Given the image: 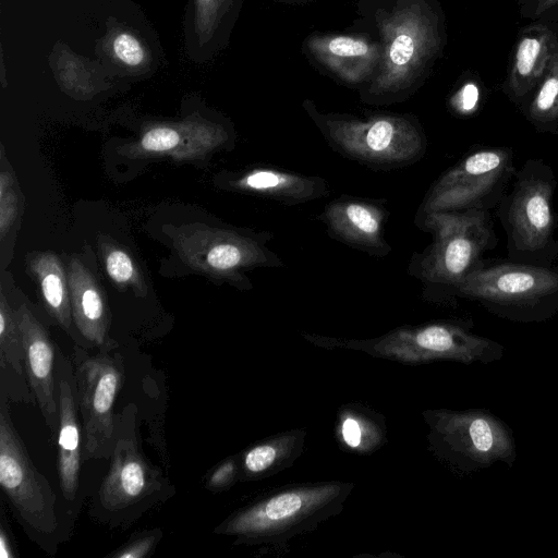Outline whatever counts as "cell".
I'll use <instances>...</instances> for the list:
<instances>
[{"instance_id": "10", "label": "cell", "mask_w": 558, "mask_h": 558, "mask_svg": "<svg viewBox=\"0 0 558 558\" xmlns=\"http://www.w3.org/2000/svg\"><path fill=\"white\" fill-rule=\"evenodd\" d=\"M435 241L422 262L424 277L449 286L456 292L460 282L493 250L498 239L489 210L465 209L427 214Z\"/></svg>"}, {"instance_id": "7", "label": "cell", "mask_w": 558, "mask_h": 558, "mask_svg": "<svg viewBox=\"0 0 558 558\" xmlns=\"http://www.w3.org/2000/svg\"><path fill=\"white\" fill-rule=\"evenodd\" d=\"M0 392V485L21 524L44 547L59 532L57 496L14 427L10 397Z\"/></svg>"}, {"instance_id": "33", "label": "cell", "mask_w": 558, "mask_h": 558, "mask_svg": "<svg viewBox=\"0 0 558 558\" xmlns=\"http://www.w3.org/2000/svg\"><path fill=\"white\" fill-rule=\"evenodd\" d=\"M363 427L356 417L347 416L341 425L343 441L351 448H359L363 444Z\"/></svg>"}, {"instance_id": "11", "label": "cell", "mask_w": 558, "mask_h": 558, "mask_svg": "<svg viewBox=\"0 0 558 558\" xmlns=\"http://www.w3.org/2000/svg\"><path fill=\"white\" fill-rule=\"evenodd\" d=\"M515 171L511 147L474 150L438 179L426 199L425 211L495 209Z\"/></svg>"}, {"instance_id": "27", "label": "cell", "mask_w": 558, "mask_h": 558, "mask_svg": "<svg viewBox=\"0 0 558 558\" xmlns=\"http://www.w3.org/2000/svg\"><path fill=\"white\" fill-rule=\"evenodd\" d=\"M105 52L123 70L140 71L148 68L149 51L141 38L121 27L110 31L105 39Z\"/></svg>"}, {"instance_id": "20", "label": "cell", "mask_w": 558, "mask_h": 558, "mask_svg": "<svg viewBox=\"0 0 558 558\" xmlns=\"http://www.w3.org/2000/svg\"><path fill=\"white\" fill-rule=\"evenodd\" d=\"M236 185L292 204L320 197L327 187L319 178H307L272 169L253 170L239 179Z\"/></svg>"}, {"instance_id": "29", "label": "cell", "mask_w": 558, "mask_h": 558, "mask_svg": "<svg viewBox=\"0 0 558 558\" xmlns=\"http://www.w3.org/2000/svg\"><path fill=\"white\" fill-rule=\"evenodd\" d=\"M12 184L11 174L2 172L0 178V231L4 236L16 214V198L10 191Z\"/></svg>"}, {"instance_id": "8", "label": "cell", "mask_w": 558, "mask_h": 558, "mask_svg": "<svg viewBox=\"0 0 558 558\" xmlns=\"http://www.w3.org/2000/svg\"><path fill=\"white\" fill-rule=\"evenodd\" d=\"M99 349L89 354L75 344L72 352L76 397L83 426L82 460L110 459L117 428L114 403L123 386L124 365L120 353Z\"/></svg>"}, {"instance_id": "28", "label": "cell", "mask_w": 558, "mask_h": 558, "mask_svg": "<svg viewBox=\"0 0 558 558\" xmlns=\"http://www.w3.org/2000/svg\"><path fill=\"white\" fill-rule=\"evenodd\" d=\"M109 277L119 284H125L136 279V270L132 258L119 248L110 250L105 258Z\"/></svg>"}, {"instance_id": "23", "label": "cell", "mask_w": 558, "mask_h": 558, "mask_svg": "<svg viewBox=\"0 0 558 558\" xmlns=\"http://www.w3.org/2000/svg\"><path fill=\"white\" fill-rule=\"evenodd\" d=\"M303 439V433L290 432L250 448L242 457V476L264 477L292 463L301 453Z\"/></svg>"}, {"instance_id": "14", "label": "cell", "mask_w": 558, "mask_h": 558, "mask_svg": "<svg viewBox=\"0 0 558 558\" xmlns=\"http://www.w3.org/2000/svg\"><path fill=\"white\" fill-rule=\"evenodd\" d=\"M56 385L59 407L58 475L64 499L72 501L77 493L82 454L83 426L76 397L74 368L70 357L57 347Z\"/></svg>"}, {"instance_id": "26", "label": "cell", "mask_w": 558, "mask_h": 558, "mask_svg": "<svg viewBox=\"0 0 558 558\" xmlns=\"http://www.w3.org/2000/svg\"><path fill=\"white\" fill-rule=\"evenodd\" d=\"M0 362L27 379L24 366V345L16 310L0 296Z\"/></svg>"}, {"instance_id": "19", "label": "cell", "mask_w": 558, "mask_h": 558, "mask_svg": "<svg viewBox=\"0 0 558 558\" xmlns=\"http://www.w3.org/2000/svg\"><path fill=\"white\" fill-rule=\"evenodd\" d=\"M223 138L225 133L218 125L190 120L150 128L142 136L140 147L146 153L179 158L207 151Z\"/></svg>"}, {"instance_id": "30", "label": "cell", "mask_w": 558, "mask_h": 558, "mask_svg": "<svg viewBox=\"0 0 558 558\" xmlns=\"http://www.w3.org/2000/svg\"><path fill=\"white\" fill-rule=\"evenodd\" d=\"M159 531L142 533L111 556L116 558H143L150 555L158 543Z\"/></svg>"}, {"instance_id": "24", "label": "cell", "mask_w": 558, "mask_h": 558, "mask_svg": "<svg viewBox=\"0 0 558 558\" xmlns=\"http://www.w3.org/2000/svg\"><path fill=\"white\" fill-rule=\"evenodd\" d=\"M525 116L538 132L558 134V53L536 87Z\"/></svg>"}, {"instance_id": "35", "label": "cell", "mask_w": 558, "mask_h": 558, "mask_svg": "<svg viewBox=\"0 0 558 558\" xmlns=\"http://www.w3.org/2000/svg\"><path fill=\"white\" fill-rule=\"evenodd\" d=\"M0 557L1 558H14L16 553L13 548V542L9 531V526L4 523V515L2 513L1 525H0Z\"/></svg>"}, {"instance_id": "22", "label": "cell", "mask_w": 558, "mask_h": 558, "mask_svg": "<svg viewBox=\"0 0 558 558\" xmlns=\"http://www.w3.org/2000/svg\"><path fill=\"white\" fill-rule=\"evenodd\" d=\"M31 268L38 278L49 315L64 331L72 335L70 289L61 262L54 254L41 253L31 259Z\"/></svg>"}, {"instance_id": "13", "label": "cell", "mask_w": 558, "mask_h": 558, "mask_svg": "<svg viewBox=\"0 0 558 558\" xmlns=\"http://www.w3.org/2000/svg\"><path fill=\"white\" fill-rule=\"evenodd\" d=\"M16 314L23 337L24 366L31 393L51 436L56 437L59 428L56 385L57 345L26 303L20 305Z\"/></svg>"}, {"instance_id": "18", "label": "cell", "mask_w": 558, "mask_h": 558, "mask_svg": "<svg viewBox=\"0 0 558 558\" xmlns=\"http://www.w3.org/2000/svg\"><path fill=\"white\" fill-rule=\"evenodd\" d=\"M236 0H189L183 41L189 58L205 62L223 46Z\"/></svg>"}, {"instance_id": "17", "label": "cell", "mask_w": 558, "mask_h": 558, "mask_svg": "<svg viewBox=\"0 0 558 558\" xmlns=\"http://www.w3.org/2000/svg\"><path fill=\"white\" fill-rule=\"evenodd\" d=\"M68 279L73 323L85 348L113 350L117 344L109 337V312L95 278L80 259L73 258Z\"/></svg>"}, {"instance_id": "16", "label": "cell", "mask_w": 558, "mask_h": 558, "mask_svg": "<svg viewBox=\"0 0 558 558\" xmlns=\"http://www.w3.org/2000/svg\"><path fill=\"white\" fill-rule=\"evenodd\" d=\"M312 56L347 83H360L379 66L381 44L348 35H315L307 41Z\"/></svg>"}, {"instance_id": "9", "label": "cell", "mask_w": 558, "mask_h": 558, "mask_svg": "<svg viewBox=\"0 0 558 558\" xmlns=\"http://www.w3.org/2000/svg\"><path fill=\"white\" fill-rule=\"evenodd\" d=\"M470 324L439 322L415 328H402L371 341L356 342L353 348L372 355L407 363L454 361L484 365L502 359L505 347L477 336Z\"/></svg>"}, {"instance_id": "34", "label": "cell", "mask_w": 558, "mask_h": 558, "mask_svg": "<svg viewBox=\"0 0 558 558\" xmlns=\"http://www.w3.org/2000/svg\"><path fill=\"white\" fill-rule=\"evenodd\" d=\"M521 11L526 17L536 19L558 4V0H521Z\"/></svg>"}, {"instance_id": "32", "label": "cell", "mask_w": 558, "mask_h": 558, "mask_svg": "<svg viewBox=\"0 0 558 558\" xmlns=\"http://www.w3.org/2000/svg\"><path fill=\"white\" fill-rule=\"evenodd\" d=\"M239 474L236 462L232 459L220 464L208 477V489H222L236 480Z\"/></svg>"}, {"instance_id": "6", "label": "cell", "mask_w": 558, "mask_h": 558, "mask_svg": "<svg viewBox=\"0 0 558 558\" xmlns=\"http://www.w3.org/2000/svg\"><path fill=\"white\" fill-rule=\"evenodd\" d=\"M383 53L372 82L373 95L411 87L441 48L437 15L422 0H402L380 21Z\"/></svg>"}, {"instance_id": "4", "label": "cell", "mask_w": 558, "mask_h": 558, "mask_svg": "<svg viewBox=\"0 0 558 558\" xmlns=\"http://www.w3.org/2000/svg\"><path fill=\"white\" fill-rule=\"evenodd\" d=\"M136 409L117 415L110 466L93 504V515L112 525L123 524L165 500L173 487L144 456L135 432Z\"/></svg>"}, {"instance_id": "15", "label": "cell", "mask_w": 558, "mask_h": 558, "mask_svg": "<svg viewBox=\"0 0 558 558\" xmlns=\"http://www.w3.org/2000/svg\"><path fill=\"white\" fill-rule=\"evenodd\" d=\"M558 53L557 35L543 24L527 25L513 47L506 78V93L515 102L535 90L554 57Z\"/></svg>"}, {"instance_id": "31", "label": "cell", "mask_w": 558, "mask_h": 558, "mask_svg": "<svg viewBox=\"0 0 558 558\" xmlns=\"http://www.w3.org/2000/svg\"><path fill=\"white\" fill-rule=\"evenodd\" d=\"M480 89L476 84H465L453 97V108L461 114H472L478 108Z\"/></svg>"}, {"instance_id": "1", "label": "cell", "mask_w": 558, "mask_h": 558, "mask_svg": "<svg viewBox=\"0 0 558 558\" xmlns=\"http://www.w3.org/2000/svg\"><path fill=\"white\" fill-rule=\"evenodd\" d=\"M352 489L343 482L283 488L234 512L215 533L246 544L283 543L339 513Z\"/></svg>"}, {"instance_id": "2", "label": "cell", "mask_w": 558, "mask_h": 558, "mask_svg": "<svg viewBox=\"0 0 558 558\" xmlns=\"http://www.w3.org/2000/svg\"><path fill=\"white\" fill-rule=\"evenodd\" d=\"M557 180L543 159H529L497 205L512 262L550 266L558 256L553 197Z\"/></svg>"}, {"instance_id": "5", "label": "cell", "mask_w": 558, "mask_h": 558, "mask_svg": "<svg viewBox=\"0 0 558 558\" xmlns=\"http://www.w3.org/2000/svg\"><path fill=\"white\" fill-rule=\"evenodd\" d=\"M430 448L439 460L461 474L504 463L511 468L517 446L510 427L490 411L432 410L424 412Z\"/></svg>"}, {"instance_id": "12", "label": "cell", "mask_w": 558, "mask_h": 558, "mask_svg": "<svg viewBox=\"0 0 558 558\" xmlns=\"http://www.w3.org/2000/svg\"><path fill=\"white\" fill-rule=\"evenodd\" d=\"M320 125L338 148L363 161H411L425 146L421 130L399 116H377L365 121L324 117Z\"/></svg>"}, {"instance_id": "3", "label": "cell", "mask_w": 558, "mask_h": 558, "mask_svg": "<svg viewBox=\"0 0 558 558\" xmlns=\"http://www.w3.org/2000/svg\"><path fill=\"white\" fill-rule=\"evenodd\" d=\"M457 295L517 323H539L558 314V269L485 259L457 287Z\"/></svg>"}, {"instance_id": "25", "label": "cell", "mask_w": 558, "mask_h": 558, "mask_svg": "<svg viewBox=\"0 0 558 558\" xmlns=\"http://www.w3.org/2000/svg\"><path fill=\"white\" fill-rule=\"evenodd\" d=\"M268 258L266 252L256 243L231 234H226L206 254L209 268L220 272H229L242 266L266 264Z\"/></svg>"}, {"instance_id": "21", "label": "cell", "mask_w": 558, "mask_h": 558, "mask_svg": "<svg viewBox=\"0 0 558 558\" xmlns=\"http://www.w3.org/2000/svg\"><path fill=\"white\" fill-rule=\"evenodd\" d=\"M330 228L344 240L365 247H381V211L364 202L335 203L326 211Z\"/></svg>"}]
</instances>
